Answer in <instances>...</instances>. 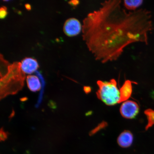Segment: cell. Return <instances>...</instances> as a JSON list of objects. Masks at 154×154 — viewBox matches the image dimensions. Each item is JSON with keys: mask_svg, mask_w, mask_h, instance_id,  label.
<instances>
[{"mask_svg": "<svg viewBox=\"0 0 154 154\" xmlns=\"http://www.w3.org/2000/svg\"><path fill=\"white\" fill-rule=\"evenodd\" d=\"M39 65L37 60L32 57H26L21 63V69L24 73L30 74L37 71Z\"/></svg>", "mask_w": 154, "mask_h": 154, "instance_id": "6", "label": "cell"}, {"mask_svg": "<svg viewBox=\"0 0 154 154\" xmlns=\"http://www.w3.org/2000/svg\"><path fill=\"white\" fill-rule=\"evenodd\" d=\"M97 84L99 89L96 95L99 100L108 106H113L119 103L120 99V91L114 79L109 82L98 80Z\"/></svg>", "mask_w": 154, "mask_h": 154, "instance_id": "3", "label": "cell"}, {"mask_svg": "<svg viewBox=\"0 0 154 154\" xmlns=\"http://www.w3.org/2000/svg\"><path fill=\"white\" fill-rule=\"evenodd\" d=\"M133 140V135L131 132L129 131L125 130L119 136L117 141L121 147L126 148L132 145Z\"/></svg>", "mask_w": 154, "mask_h": 154, "instance_id": "8", "label": "cell"}, {"mask_svg": "<svg viewBox=\"0 0 154 154\" xmlns=\"http://www.w3.org/2000/svg\"><path fill=\"white\" fill-rule=\"evenodd\" d=\"M8 132H6L4 130L3 128H2L1 130V134H0V137H1V140L2 141H4L7 139L8 136Z\"/></svg>", "mask_w": 154, "mask_h": 154, "instance_id": "15", "label": "cell"}, {"mask_svg": "<svg viewBox=\"0 0 154 154\" xmlns=\"http://www.w3.org/2000/svg\"><path fill=\"white\" fill-rule=\"evenodd\" d=\"M143 1L141 0L134 1H124V5L125 8L128 10L134 11L139 7L143 3Z\"/></svg>", "mask_w": 154, "mask_h": 154, "instance_id": "11", "label": "cell"}, {"mask_svg": "<svg viewBox=\"0 0 154 154\" xmlns=\"http://www.w3.org/2000/svg\"><path fill=\"white\" fill-rule=\"evenodd\" d=\"M26 82L31 91L36 92L42 89V84L37 76L33 75H28L26 78Z\"/></svg>", "mask_w": 154, "mask_h": 154, "instance_id": "9", "label": "cell"}, {"mask_svg": "<svg viewBox=\"0 0 154 154\" xmlns=\"http://www.w3.org/2000/svg\"><path fill=\"white\" fill-rule=\"evenodd\" d=\"M108 124L105 121H103L100 124L98 125L97 127H96L95 128L92 130L91 132L89 133V135L92 136L95 134L99 131L104 128L107 126Z\"/></svg>", "mask_w": 154, "mask_h": 154, "instance_id": "13", "label": "cell"}, {"mask_svg": "<svg viewBox=\"0 0 154 154\" xmlns=\"http://www.w3.org/2000/svg\"><path fill=\"white\" fill-rule=\"evenodd\" d=\"M82 26L78 19L72 18L66 21L63 27L64 33L69 37H73L79 34L82 30Z\"/></svg>", "mask_w": 154, "mask_h": 154, "instance_id": "5", "label": "cell"}, {"mask_svg": "<svg viewBox=\"0 0 154 154\" xmlns=\"http://www.w3.org/2000/svg\"><path fill=\"white\" fill-rule=\"evenodd\" d=\"M147 116L148 123L146 127V130H147L154 125V110L151 109H148L144 112Z\"/></svg>", "mask_w": 154, "mask_h": 154, "instance_id": "12", "label": "cell"}, {"mask_svg": "<svg viewBox=\"0 0 154 154\" xmlns=\"http://www.w3.org/2000/svg\"><path fill=\"white\" fill-rule=\"evenodd\" d=\"M25 7H26V9L28 11H30L31 9V5L29 4H26L25 5Z\"/></svg>", "mask_w": 154, "mask_h": 154, "instance_id": "18", "label": "cell"}, {"mask_svg": "<svg viewBox=\"0 0 154 154\" xmlns=\"http://www.w3.org/2000/svg\"><path fill=\"white\" fill-rule=\"evenodd\" d=\"M133 84H137V83L130 80L125 81L120 88V99L119 103L127 101L131 97L132 92Z\"/></svg>", "mask_w": 154, "mask_h": 154, "instance_id": "7", "label": "cell"}, {"mask_svg": "<svg viewBox=\"0 0 154 154\" xmlns=\"http://www.w3.org/2000/svg\"><path fill=\"white\" fill-rule=\"evenodd\" d=\"M26 78L21 69V63L15 62L10 65L5 75L1 78V99L9 95L16 94L22 89Z\"/></svg>", "mask_w": 154, "mask_h": 154, "instance_id": "2", "label": "cell"}, {"mask_svg": "<svg viewBox=\"0 0 154 154\" xmlns=\"http://www.w3.org/2000/svg\"><path fill=\"white\" fill-rule=\"evenodd\" d=\"M35 74L38 76V78L40 79L41 82V84L42 85V89L41 91H40L39 95L38 96V101L37 103L35 105V107L36 108H38L39 107L40 105H41L42 103V101H43L44 92V88H45V79L44 78V77L41 72H38V71H36L35 72Z\"/></svg>", "mask_w": 154, "mask_h": 154, "instance_id": "10", "label": "cell"}, {"mask_svg": "<svg viewBox=\"0 0 154 154\" xmlns=\"http://www.w3.org/2000/svg\"><path fill=\"white\" fill-rule=\"evenodd\" d=\"M82 38L96 60L106 63L117 60L127 47L148 43L152 29L151 15L144 9L127 11L121 1H106L83 21Z\"/></svg>", "mask_w": 154, "mask_h": 154, "instance_id": "1", "label": "cell"}, {"mask_svg": "<svg viewBox=\"0 0 154 154\" xmlns=\"http://www.w3.org/2000/svg\"><path fill=\"white\" fill-rule=\"evenodd\" d=\"M84 90L85 93L87 94L91 91V88L89 86H84Z\"/></svg>", "mask_w": 154, "mask_h": 154, "instance_id": "17", "label": "cell"}, {"mask_svg": "<svg viewBox=\"0 0 154 154\" xmlns=\"http://www.w3.org/2000/svg\"><path fill=\"white\" fill-rule=\"evenodd\" d=\"M69 5L72 6H76L79 3V1H71L69 2Z\"/></svg>", "mask_w": 154, "mask_h": 154, "instance_id": "16", "label": "cell"}, {"mask_svg": "<svg viewBox=\"0 0 154 154\" xmlns=\"http://www.w3.org/2000/svg\"><path fill=\"white\" fill-rule=\"evenodd\" d=\"M139 110L140 107L137 103L131 100L124 102L120 108L121 115L127 119L134 118L139 113Z\"/></svg>", "mask_w": 154, "mask_h": 154, "instance_id": "4", "label": "cell"}, {"mask_svg": "<svg viewBox=\"0 0 154 154\" xmlns=\"http://www.w3.org/2000/svg\"><path fill=\"white\" fill-rule=\"evenodd\" d=\"M8 14L7 9L6 7L2 6L0 8V18L1 19H4L6 18Z\"/></svg>", "mask_w": 154, "mask_h": 154, "instance_id": "14", "label": "cell"}]
</instances>
